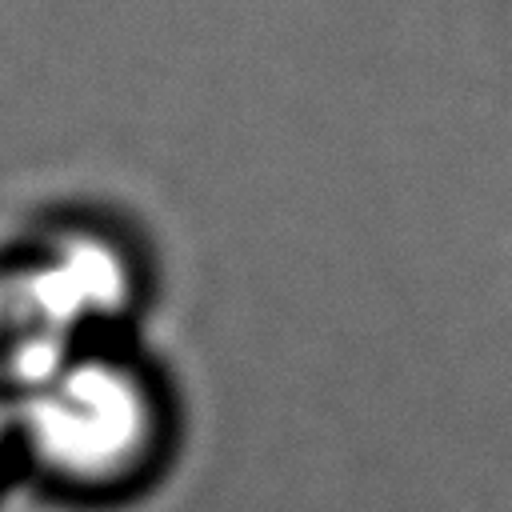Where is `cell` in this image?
Masks as SVG:
<instances>
[{"instance_id": "obj_1", "label": "cell", "mask_w": 512, "mask_h": 512, "mask_svg": "<svg viewBox=\"0 0 512 512\" xmlns=\"http://www.w3.org/2000/svg\"><path fill=\"white\" fill-rule=\"evenodd\" d=\"M16 480L60 504H116L148 488L176 436L160 368L132 340H104L8 396Z\"/></svg>"}, {"instance_id": "obj_3", "label": "cell", "mask_w": 512, "mask_h": 512, "mask_svg": "<svg viewBox=\"0 0 512 512\" xmlns=\"http://www.w3.org/2000/svg\"><path fill=\"white\" fill-rule=\"evenodd\" d=\"M16 484V460H12V428H8V396L0 392V500Z\"/></svg>"}, {"instance_id": "obj_2", "label": "cell", "mask_w": 512, "mask_h": 512, "mask_svg": "<svg viewBox=\"0 0 512 512\" xmlns=\"http://www.w3.org/2000/svg\"><path fill=\"white\" fill-rule=\"evenodd\" d=\"M152 276L140 240L100 212H52L0 248V392L64 356L128 340Z\"/></svg>"}]
</instances>
